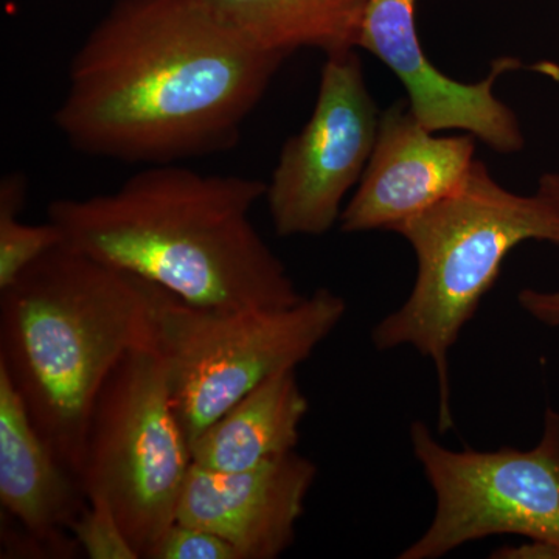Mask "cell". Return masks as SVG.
<instances>
[{
    "label": "cell",
    "instance_id": "cell-1",
    "mask_svg": "<svg viewBox=\"0 0 559 559\" xmlns=\"http://www.w3.org/2000/svg\"><path fill=\"white\" fill-rule=\"evenodd\" d=\"M285 60L200 0H117L72 58L55 123L73 148L105 159L221 153Z\"/></svg>",
    "mask_w": 559,
    "mask_h": 559
},
{
    "label": "cell",
    "instance_id": "cell-2",
    "mask_svg": "<svg viewBox=\"0 0 559 559\" xmlns=\"http://www.w3.org/2000/svg\"><path fill=\"white\" fill-rule=\"evenodd\" d=\"M266 183L146 165L119 189L51 201L64 245L194 307L275 310L299 304L283 261L250 221Z\"/></svg>",
    "mask_w": 559,
    "mask_h": 559
},
{
    "label": "cell",
    "instance_id": "cell-3",
    "mask_svg": "<svg viewBox=\"0 0 559 559\" xmlns=\"http://www.w3.org/2000/svg\"><path fill=\"white\" fill-rule=\"evenodd\" d=\"M156 288L61 245L0 290V367L76 477L103 384L128 352L153 341Z\"/></svg>",
    "mask_w": 559,
    "mask_h": 559
},
{
    "label": "cell",
    "instance_id": "cell-4",
    "mask_svg": "<svg viewBox=\"0 0 559 559\" xmlns=\"http://www.w3.org/2000/svg\"><path fill=\"white\" fill-rule=\"evenodd\" d=\"M393 231L414 249L417 277L406 301L371 331V342L380 352L407 345L432 360L439 429L448 432L454 428L451 349L511 250L527 241L559 246V202L540 190L532 197L513 193L476 160L455 193Z\"/></svg>",
    "mask_w": 559,
    "mask_h": 559
},
{
    "label": "cell",
    "instance_id": "cell-5",
    "mask_svg": "<svg viewBox=\"0 0 559 559\" xmlns=\"http://www.w3.org/2000/svg\"><path fill=\"white\" fill-rule=\"evenodd\" d=\"M345 312L347 301L326 288L275 310H213L157 286L151 344L189 443L261 382L310 358Z\"/></svg>",
    "mask_w": 559,
    "mask_h": 559
},
{
    "label": "cell",
    "instance_id": "cell-6",
    "mask_svg": "<svg viewBox=\"0 0 559 559\" xmlns=\"http://www.w3.org/2000/svg\"><path fill=\"white\" fill-rule=\"evenodd\" d=\"M190 443L173 409L153 344L123 356L95 400L79 473L87 500L109 503L140 559L176 522L191 468Z\"/></svg>",
    "mask_w": 559,
    "mask_h": 559
},
{
    "label": "cell",
    "instance_id": "cell-7",
    "mask_svg": "<svg viewBox=\"0 0 559 559\" xmlns=\"http://www.w3.org/2000/svg\"><path fill=\"white\" fill-rule=\"evenodd\" d=\"M411 443L433 495L436 513L400 559H437L495 535L559 547V412L547 407L543 436L527 451H452L423 421Z\"/></svg>",
    "mask_w": 559,
    "mask_h": 559
},
{
    "label": "cell",
    "instance_id": "cell-8",
    "mask_svg": "<svg viewBox=\"0 0 559 559\" xmlns=\"http://www.w3.org/2000/svg\"><path fill=\"white\" fill-rule=\"evenodd\" d=\"M378 124L358 49L326 57L310 120L283 145L266 183L264 198L280 237L333 229L344 198L369 164Z\"/></svg>",
    "mask_w": 559,
    "mask_h": 559
},
{
    "label": "cell",
    "instance_id": "cell-9",
    "mask_svg": "<svg viewBox=\"0 0 559 559\" xmlns=\"http://www.w3.org/2000/svg\"><path fill=\"white\" fill-rule=\"evenodd\" d=\"M415 5L417 0H369L358 49L369 51L395 73L412 112L429 131H465L500 154L524 148L520 119L495 94L499 76L520 69L521 61L499 58L487 79L477 83L444 75L423 49Z\"/></svg>",
    "mask_w": 559,
    "mask_h": 559
},
{
    "label": "cell",
    "instance_id": "cell-10",
    "mask_svg": "<svg viewBox=\"0 0 559 559\" xmlns=\"http://www.w3.org/2000/svg\"><path fill=\"white\" fill-rule=\"evenodd\" d=\"M476 140L471 134L440 138L415 117L409 103L389 106L358 190L342 210V230L393 231L447 200L469 176Z\"/></svg>",
    "mask_w": 559,
    "mask_h": 559
},
{
    "label": "cell",
    "instance_id": "cell-11",
    "mask_svg": "<svg viewBox=\"0 0 559 559\" xmlns=\"http://www.w3.org/2000/svg\"><path fill=\"white\" fill-rule=\"evenodd\" d=\"M316 477L318 465L296 451L248 469L215 471L191 463L176 522L229 540L245 559H275L296 539Z\"/></svg>",
    "mask_w": 559,
    "mask_h": 559
},
{
    "label": "cell",
    "instance_id": "cell-12",
    "mask_svg": "<svg viewBox=\"0 0 559 559\" xmlns=\"http://www.w3.org/2000/svg\"><path fill=\"white\" fill-rule=\"evenodd\" d=\"M79 477L66 468L33 425L24 400L0 367V503L28 535L73 558L69 532L86 509Z\"/></svg>",
    "mask_w": 559,
    "mask_h": 559
},
{
    "label": "cell",
    "instance_id": "cell-13",
    "mask_svg": "<svg viewBox=\"0 0 559 559\" xmlns=\"http://www.w3.org/2000/svg\"><path fill=\"white\" fill-rule=\"evenodd\" d=\"M308 411L296 369L280 371L212 423L190 444L191 460L209 469L238 471L296 451Z\"/></svg>",
    "mask_w": 559,
    "mask_h": 559
},
{
    "label": "cell",
    "instance_id": "cell-14",
    "mask_svg": "<svg viewBox=\"0 0 559 559\" xmlns=\"http://www.w3.org/2000/svg\"><path fill=\"white\" fill-rule=\"evenodd\" d=\"M263 50L288 58L300 49L326 57L358 49L369 0H200Z\"/></svg>",
    "mask_w": 559,
    "mask_h": 559
},
{
    "label": "cell",
    "instance_id": "cell-15",
    "mask_svg": "<svg viewBox=\"0 0 559 559\" xmlns=\"http://www.w3.org/2000/svg\"><path fill=\"white\" fill-rule=\"evenodd\" d=\"M27 194V180L20 173L0 183V290L9 288L22 272L51 249L64 245L53 223L25 224L20 219Z\"/></svg>",
    "mask_w": 559,
    "mask_h": 559
},
{
    "label": "cell",
    "instance_id": "cell-16",
    "mask_svg": "<svg viewBox=\"0 0 559 559\" xmlns=\"http://www.w3.org/2000/svg\"><path fill=\"white\" fill-rule=\"evenodd\" d=\"M70 535L90 559H140L106 500L92 498L72 522Z\"/></svg>",
    "mask_w": 559,
    "mask_h": 559
},
{
    "label": "cell",
    "instance_id": "cell-17",
    "mask_svg": "<svg viewBox=\"0 0 559 559\" xmlns=\"http://www.w3.org/2000/svg\"><path fill=\"white\" fill-rule=\"evenodd\" d=\"M148 559H245L241 551L209 530L175 522Z\"/></svg>",
    "mask_w": 559,
    "mask_h": 559
},
{
    "label": "cell",
    "instance_id": "cell-18",
    "mask_svg": "<svg viewBox=\"0 0 559 559\" xmlns=\"http://www.w3.org/2000/svg\"><path fill=\"white\" fill-rule=\"evenodd\" d=\"M538 190L544 191V193L559 202V173L544 175L539 179ZM518 301L530 318L538 320L547 326H559V289L525 288L518 294Z\"/></svg>",
    "mask_w": 559,
    "mask_h": 559
}]
</instances>
